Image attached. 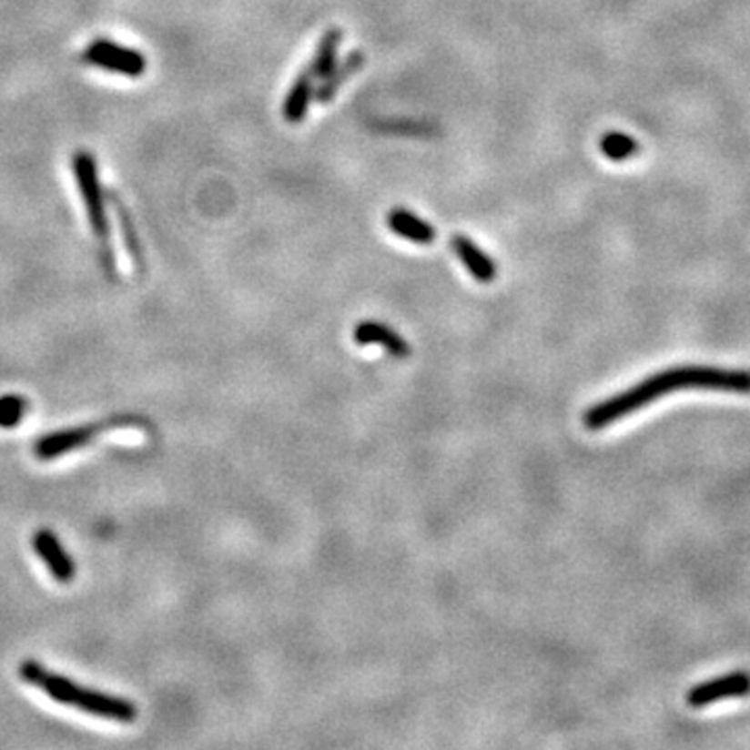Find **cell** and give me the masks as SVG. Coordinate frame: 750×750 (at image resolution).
<instances>
[{"label": "cell", "instance_id": "6da1fadb", "mask_svg": "<svg viewBox=\"0 0 750 750\" xmlns=\"http://www.w3.org/2000/svg\"><path fill=\"white\" fill-rule=\"evenodd\" d=\"M677 390L750 394V373L713 370V367H677V370L661 371L653 375V378L640 381L638 386L630 388V390L611 396L604 402H598L593 409H588L583 413V425L594 431L603 430L611 423L623 420L625 415L633 413V410L651 405V402L661 399V396Z\"/></svg>", "mask_w": 750, "mask_h": 750}, {"label": "cell", "instance_id": "7a4b0ae2", "mask_svg": "<svg viewBox=\"0 0 750 750\" xmlns=\"http://www.w3.org/2000/svg\"><path fill=\"white\" fill-rule=\"evenodd\" d=\"M21 680L30 684V686L45 692L53 701L74 706L77 711L88 713V715L117 721V724H134L138 717V709L132 701L124 696L106 694V692L77 686L74 680L65 677L61 674L48 672V669L38 661H24L19 665Z\"/></svg>", "mask_w": 750, "mask_h": 750}, {"label": "cell", "instance_id": "3957f363", "mask_svg": "<svg viewBox=\"0 0 750 750\" xmlns=\"http://www.w3.org/2000/svg\"><path fill=\"white\" fill-rule=\"evenodd\" d=\"M74 176L77 190L82 194L84 207L88 211V221L92 226L94 236L98 240L106 242L109 238V221H106V211H105V197H103V186H100L98 179V167L94 157L88 150H77L74 155Z\"/></svg>", "mask_w": 750, "mask_h": 750}, {"label": "cell", "instance_id": "277c9868", "mask_svg": "<svg viewBox=\"0 0 750 750\" xmlns=\"http://www.w3.org/2000/svg\"><path fill=\"white\" fill-rule=\"evenodd\" d=\"M129 423V420H109V421H92L74 425V428H63L56 431H48V434L35 440L32 451L34 457L40 461H55L69 454L82 446H88L92 440L103 436V431L111 428H119V425Z\"/></svg>", "mask_w": 750, "mask_h": 750}, {"label": "cell", "instance_id": "5b68a950", "mask_svg": "<svg viewBox=\"0 0 750 750\" xmlns=\"http://www.w3.org/2000/svg\"><path fill=\"white\" fill-rule=\"evenodd\" d=\"M82 59L92 65V67L113 71V74L127 77H140L147 71V59H144L142 53H138L136 48L121 46L111 40H94L84 50Z\"/></svg>", "mask_w": 750, "mask_h": 750}, {"label": "cell", "instance_id": "8992f818", "mask_svg": "<svg viewBox=\"0 0 750 750\" xmlns=\"http://www.w3.org/2000/svg\"><path fill=\"white\" fill-rule=\"evenodd\" d=\"M32 548L34 552L38 554V559L45 562L48 573L59 583H69L74 582L77 567L76 561L67 552V548L63 546L59 536L53 530L42 528L32 536Z\"/></svg>", "mask_w": 750, "mask_h": 750}, {"label": "cell", "instance_id": "52a82bcc", "mask_svg": "<svg viewBox=\"0 0 750 750\" xmlns=\"http://www.w3.org/2000/svg\"><path fill=\"white\" fill-rule=\"evenodd\" d=\"M746 694H750V675L745 672H734L692 688L688 692V704L701 709V706L724 701V698H740Z\"/></svg>", "mask_w": 750, "mask_h": 750}, {"label": "cell", "instance_id": "ba28073f", "mask_svg": "<svg viewBox=\"0 0 750 750\" xmlns=\"http://www.w3.org/2000/svg\"><path fill=\"white\" fill-rule=\"evenodd\" d=\"M451 247L454 250V255L459 257V261L463 263L469 276L480 284H490L496 278V263L492 261V257L488 252L481 250L478 244H475L471 238L465 234H454L451 238Z\"/></svg>", "mask_w": 750, "mask_h": 750}, {"label": "cell", "instance_id": "9c48e42d", "mask_svg": "<svg viewBox=\"0 0 750 750\" xmlns=\"http://www.w3.org/2000/svg\"><path fill=\"white\" fill-rule=\"evenodd\" d=\"M365 65V53L360 48L350 50L349 55L344 56L342 61H338L334 65V69L329 71L328 76L321 77V82L315 86V100L319 105H329L331 100L336 98V94L340 92L342 86L349 82V79L359 74L360 67Z\"/></svg>", "mask_w": 750, "mask_h": 750}, {"label": "cell", "instance_id": "30bf717a", "mask_svg": "<svg viewBox=\"0 0 750 750\" xmlns=\"http://www.w3.org/2000/svg\"><path fill=\"white\" fill-rule=\"evenodd\" d=\"M315 100V76L311 74V69L300 71V74L294 77V82L288 90L284 105H281V115L288 124L297 126L302 124L309 113V106Z\"/></svg>", "mask_w": 750, "mask_h": 750}, {"label": "cell", "instance_id": "8fae6325", "mask_svg": "<svg viewBox=\"0 0 750 750\" xmlns=\"http://www.w3.org/2000/svg\"><path fill=\"white\" fill-rule=\"evenodd\" d=\"M388 228L392 229V234H396L399 238H405L409 242H415V244H431L436 240V228L428 223L425 219H421L420 215L409 211L405 207H396L392 208L390 213H388L386 218Z\"/></svg>", "mask_w": 750, "mask_h": 750}, {"label": "cell", "instance_id": "7c38bea8", "mask_svg": "<svg viewBox=\"0 0 750 750\" xmlns=\"http://www.w3.org/2000/svg\"><path fill=\"white\" fill-rule=\"evenodd\" d=\"M355 342L359 346L367 344H381L384 349L390 352L392 357H409V342L400 334L386 326V323L378 321H360L355 328Z\"/></svg>", "mask_w": 750, "mask_h": 750}, {"label": "cell", "instance_id": "4fadbf2b", "mask_svg": "<svg viewBox=\"0 0 750 750\" xmlns=\"http://www.w3.org/2000/svg\"><path fill=\"white\" fill-rule=\"evenodd\" d=\"M342 38H344V34L340 27H329V30L321 35L319 45H317L315 48L313 61L311 65H309V69H311L315 79H321L323 76H328L329 71L334 69V65L338 63V53H340Z\"/></svg>", "mask_w": 750, "mask_h": 750}, {"label": "cell", "instance_id": "5bb4252c", "mask_svg": "<svg viewBox=\"0 0 750 750\" xmlns=\"http://www.w3.org/2000/svg\"><path fill=\"white\" fill-rule=\"evenodd\" d=\"M598 147H601V153L611 158V161H625V158H630L638 153V142L632 138V136H627L623 132H607L598 142Z\"/></svg>", "mask_w": 750, "mask_h": 750}, {"label": "cell", "instance_id": "9a60e30c", "mask_svg": "<svg viewBox=\"0 0 750 750\" xmlns=\"http://www.w3.org/2000/svg\"><path fill=\"white\" fill-rule=\"evenodd\" d=\"M27 410H30V400L19 394H5L0 396V428L11 430L24 421Z\"/></svg>", "mask_w": 750, "mask_h": 750}, {"label": "cell", "instance_id": "2e32d148", "mask_svg": "<svg viewBox=\"0 0 750 750\" xmlns=\"http://www.w3.org/2000/svg\"><path fill=\"white\" fill-rule=\"evenodd\" d=\"M115 207H117V211H119V223H121V229H124V240H126V244H127L129 257H132L134 261L138 263V265H142L140 244H138V240H136V232H134V228H132V221H129V215L124 211V208H121V205L115 203Z\"/></svg>", "mask_w": 750, "mask_h": 750}]
</instances>
